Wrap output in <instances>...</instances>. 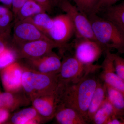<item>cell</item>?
I'll use <instances>...</instances> for the list:
<instances>
[{
	"mask_svg": "<svg viewBox=\"0 0 124 124\" xmlns=\"http://www.w3.org/2000/svg\"><path fill=\"white\" fill-rule=\"evenodd\" d=\"M94 73L89 74L77 83L65 84L60 82L59 104L75 109L85 119L99 80Z\"/></svg>",
	"mask_w": 124,
	"mask_h": 124,
	"instance_id": "6da1fadb",
	"label": "cell"
},
{
	"mask_svg": "<svg viewBox=\"0 0 124 124\" xmlns=\"http://www.w3.org/2000/svg\"><path fill=\"white\" fill-rule=\"evenodd\" d=\"M95 39L106 50H116L124 54V31L115 23L97 14L88 16Z\"/></svg>",
	"mask_w": 124,
	"mask_h": 124,
	"instance_id": "7a4b0ae2",
	"label": "cell"
},
{
	"mask_svg": "<svg viewBox=\"0 0 124 124\" xmlns=\"http://www.w3.org/2000/svg\"><path fill=\"white\" fill-rule=\"evenodd\" d=\"M23 66V89L31 101L35 98L49 95L56 91L59 83L58 74H42Z\"/></svg>",
	"mask_w": 124,
	"mask_h": 124,
	"instance_id": "3957f363",
	"label": "cell"
},
{
	"mask_svg": "<svg viewBox=\"0 0 124 124\" xmlns=\"http://www.w3.org/2000/svg\"><path fill=\"white\" fill-rule=\"evenodd\" d=\"M101 68V66L83 64L73 56L66 57L62 61L58 76L59 82L75 83L91 73H95Z\"/></svg>",
	"mask_w": 124,
	"mask_h": 124,
	"instance_id": "277c9868",
	"label": "cell"
},
{
	"mask_svg": "<svg viewBox=\"0 0 124 124\" xmlns=\"http://www.w3.org/2000/svg\"><path fill=\"white\" fill-rule=\"evenodd\" d=\"M59 7L70 18L75 28L76 38H85L97 41L88 16L81 12L68 0H63Z\"/></svg>",
	"mask_w": 124,
	"mask_h": 124,
	"instance_id": "5b68a950",
	"label": "cell"
},
{
	"mask_svg": "<svg viewBox=\"0 0 124 124\" xmlns=\"http://www.w3.org/2000/svg\"><path fill=\"white\" fill-rule=\"evenodd\" d=\"M17 60L38 58L50 53L59 46L51 39H39L12 45Z\"/></svg>",
	"mask_w": 124,
	"mask_h": 124,
	"instance_id": "8992f818",
	"label": "cell"
},
{
	"mask_svg": "<svg viewBox=\"0 0 124 124\" xmlns=\"http://www.w3.org/2000/svg\"><path fill=\"white\" fill-rule=\"evenodd\" d=\"M75 34L72 21L69 15L65 13L53 18V26L47 36L56 43L61 49L66 47L67 42Z\"/></svg>",
	"mask_w": 124,
	"mask_h": 124,
	"instance_id": "52a82bcc",
	"label": "cell"
},
{
	"mask_svg": "<svg viewBox=\"0 0 124 124\" xmlns=\"http://www.w3.org/2000/svg\"><path fill=\"white\" fill-rule=\"evenodd\" d=\"M74 56L86 65L93 64L106 49L97 41L82 38H76L74 44Z\"/></svg>",
	"mask_w": 124,
	"mask_h": 124,
	"instance_id": "ba28073f",
	"label": "cell"
},
{
	"mask_svg": "<svg viewBox=\"0 0 124 124\" xmlns=\"http://www.w3.org/2000/svg\"><path fill=\"white\" fill-rule=\"evenodd\" d=\"M22 60L19 62L24 67L42 74H58L62 65L60 58L53 51L38 58Z\"/></svg>",
	"mask_w": 124,
	"mask_h": 124,
	"instance_id": "9c48e42d",
	"label": "cell"
},
{
	"mask_svg": "<svg viewBox=\"0 0 124 124\" xmlns=\"http://www.w3.org/2000/svg\"><path fill=\"white\" fill-rule=\"evenodd\" d=\"M12 45L39 39H50L28 19L14 23Z\"/></svg>",
	"mask_w": 124,
	"mask_h": 124,
	"instance_id": "30bf717a",
	"label": "cell"
},
{
	"mask_svg": "<svg viewBox=\"0 0 124 124\" xmlns=\"http://www.w3.org/2000/svg\"><path fill=\"white\" fill-rule=\"evenodd\" d=\"M23 67L17 60L1 69V79L6 92H17L23 90L22 76Z\"/></svg>",
	"mask_w": 124,
	"mask_h": 124,
	"instance_id": "8fae6325",
	"label": "cell"
},
{
	"mask_svg": "<svg viewBox=\"0 0 124 124\" xmlns=\"http://www.w3.org/2000/svg\"><path fill=\"white\" fill-rule=\"evenodd\" d=\"M59 85L56 91L49 95L41 96L31 100L32 107L45 121L54 118L60 102Z\"/></svg>",
	"mask_w": 124,
	"mask_h": 124,
	"instance_id": "7c38bea8",
	"label": "cell"
},
{
	"mask_svg": "<svg viewBox=\"0 0 124 124\" xmlns=\"http://www.w3.org/2000/svg\"><path fill=\"white\" fill-rule=\"evenodd\" d=\"M105 58L101 66L100 79L106 84L117 90L124 95V82L116 73L113 53L108 49L105 51Z\"/></svg>",
	"mask_w": 124,
	"mask_h": 124,
	"instance_id": "4fadbf2b",
	"label": "cell"
},
{
	"mask_svg": "<svg viewBox=\"0 0 124 124\" xmlns=\"http://www.w3.org/2000/svg\"><path fill=\"white\" fill-rule=\"evenodd\" d=\"M31 103L23 90L13 93L0 92V108H5L10 112L28 106Z\"/></svg>",
	"mask_w": 124,
	"mask_h": 124,
	"instance_id": "5bb4252c",
	"label": "cell"
},
{
	"mask_svg": "<svg viewBox=\"0 0 124 124\" xmlns=\"http://www.w3.org/2000/svg\"><path fill=\"white\" fill-rule=\"evenodd\" d=\"M54 118L58 124H88L84 116L78 111L62 104L58 106Z\"/></svg>",
	"mask_w": 124,
	"mask_h": 124,
	"instance_id": "9a60e30c",
	"label": "cell"
},
{
	"mask_svg": "<svg viewBox=\"0 0 124 124\" xmlns=\"http://www.w3.org/2000/svg\"><path fill=\"white\" fill-rule=\"evenodd\" d=\"M106 85L104 82H101L99 80L91 98L85 116V119L88 124L91 123L94 116L101 106L106 99Z\"/></svg>",
	"mask_w": 124,
	"mask_h": 124,
	"instance_id": "2e32d148",
	"label": "cell"
},
{
	"mask_svg": "<svg viewBox=\"0 0 124 124\" xmlns=\"http://www.w3.org/2000/svg\"><path fill=\"white\" fill-rule=\"evenodd\" d=\"M44 121L33 107L27 108L16 112L10 119V122L14 124H36Z\"/></svg>",
	"mask_w": 124,
	"mask_h": 124,
	"instance_id": "e0dca14e",
	"label": "cell"
},
{
	"mask_svg": "<svg viewBox=\"0 0 124 124\" xmlns=\"http://www.w3.org/2000/svg\"><path fill=\"white\" fill-rule=\"evenodd\" d=\"M105 85L106 87L107 99L113 106L116 116L124 117V94L113 87Z\"/></svg>",
	"mask_w": 124,
	"mask_h": 124,
	"instance_id": "ac0fdd59",
	"label": "cell"
},
{
	"mask_svg": "<svg viewBox=\"0 0 124 124\" xmlns=\"http://www.w3.org/2000/svg\"><path fill=\"white\" fill-rule=\"evenodd\" d=\"M14 20L13 14L10 9L0 5V35L8 39H12L10 33Z\"/></svg>",
	"mask_w": 124,
	"mask_h": 124,
	"instance_id": "d6986e66",
	"label": "cell"
},
{
	"mask_svg": "<svg viewBox=\"0 0 124 124\" xmlns=\"http://www.w3.org/2000/svg\"><path fill=\"white\" fill-rule=\"evenodd\" d=\"M44 12H46L40 5L34 0H28L18 11L14 18V23Z\"/></svg>",
	"mask_w": 124,
	"mask_h": 124,
	"instance_id": "ffe728a7",
	"label": "cell"
},
{
	"mask_svg": "<svg viewBox=\"0 0 124 124\" xmlns=\"http://www.w3.org/2000/svg\"><path fill=\"white\" fill-rule=\"evenodd\" d=\"M104 9V18L115 23L124 31V1Z\"/></svg>",
	"mask_w": 124,
	"mask_h": 124,
	"instance_id": "44dd1931",
	"label": "cell"
},
{
	"mask_svg": "<svg viewBox=\"0 0 124 124\" xmlns=\"http://www.w3.org/2000/svg\"><path fill=\"white\" fill-rule=\"evenodd\" d=\"M114 116H116L115 110L106 97L101 106L94 116L91 123L94 124H106L109 119Z\"/></svg>",
	"mask_w": 124,
	"mask_h": 124,
	"instance_id": "7402d4cb",
	"label": "cell"
},
{
	"mask_svg": "<svg viewBox=\"0 0 124 124\" xmlns=\"http://www.w3.org/2000/svg\"><path fill=\"white\" fill-rule=\"evenodd\" d=\"M27 19L47 36L53 24V18L46 12L37 14Z\"/></svg>",
	"mask_w": 124,
	"mask_h": 124,
	"instance_id": "603a6c76",
	"label": "cell"
},
{
	"mask_svg": "<svg viewBox=\"0 0 124 124\" xmlns=\"http://www.w3.org/2000/svg\"><path fill=\"white\" fill-rule=\"evenodd\" d=\"M81 12L86 16L97 14V8L100 0H72Z\"/></svg>",
	"mask_w": 124,
	"mask_h": 124,
	"instance_id": "cb8c5ba5",
	"label": "cell"
},
{
	"mask_svg": "<svg viewBox=\"0 0 124 124\" xmlns=\"http://www.w3.org/2000/svg\"><path fill=\"white\" fill-rule=\"evenodd\" d=\"M17 60V55L12 46L8 47L0 53V70Z\"/></svg>",
	"mask_w": 124,
	"mask_h": 124,
	"instance_id": "d4e9b609",
	"label": "cell"
},
{
	"mask_svg": "<svg viewBox=\"0 0 124 124\" xmlns=\"http://www.w3.org/2000/svg\"><path fill=\"white\" fill-rule=\"evenodd\" d=\"M113 55L116 73L124 82V58L118 54L113 53Z\"/></svg>",
	"mask_w": 124,
	"mask_h": 124,
	"instance_id": "484cf974",
	"label": "cell"
},
{
	"mask_svg": "<svg viewBox=\"0 0 124 124\" xmlns=\"http://www.w3.org/2000/svg\"><path fill=\"white\" fill-rule=\"evenodd\" d=\"M41 6L48 13L52 12L53 7H54L51 0H34Z\"/></svg>",
	"mask_w": 124,
	"mask_h": 124,
	"instance_id": "4316f807",
	"label": "cell"
},
{
	"mask_svg": "<svg viewBox=\"0 0 124 124\" xmlns=\"http://www.w3.org/2000/svg\"><path fill=\"white\" fill-rule=\"evenodd\" d=\"M28 0H12L11 10L13 14L14 18H15L18 11Z\"/></svg>",
	"mask_w": 124,
	"mask_h": 124,
	"instance_id": "83f0119b",
	"label": "cell"
},
{
	"mask_svg": "<svg viewBox=\"0 0 124 124\" xmlns=\"http://www.w3.org/2000/svg\"><path fill=\"white\" fill-rule=\"evenodd\" d=\"M120 0H100L97 8V12L101 9L107 8L116 4Z\"/></svg>",
	"mask_w": 124,
	"mask_h": 124,
	"instance_id": "f1b7e54d",
	"label": "cell"
},
{
	"mask_svg": "<svg viewBox=\"0 0 124 124\" xmlns=\"http://www.w3.org/2000/svg\"><path fill=\"white\" fill-rule=\"evenodd\" d=\"M12 46V40L8 39L0 35V53L6 49Z\"/></svg>",
	"mask_w": 124,
	"mask_h": 124,
	"instance_id": "f546056e",
	"label": "cell"
},
{
	"mask_svg": "<svg viewBox=\"0 0 124 124\" xmlns=\"http://www.w3.org/2000/svg\"><path fill=\"white\" fill-rule=\"evenodd\" d=\"M10 111L5 108H0V124L5 122L9 116Z\"/></svg>",
	"mask_w": 124,
	"mask_h": 124,
	"instance_id": "4dcf8cb0",
	"label": "cell"
},
{
	"mask_svg": "<svg viewBox=\"0 0 124 124\" xmlns=\"http://www.w3.org/2000/svg\"><path fill=\"white\" fill-rule=\"evenodd\" d=\"M106 124H124V117L113 116L109 119Z\"/></svg>",
	"mask_w": 124,
	"mask_h": 124,
	"instance_id": "1f68e13d",
	"label": "cell"
},
{
	"mask_svg": "<svg viewBox=\"0 0 124 124\" xmlns=\"http://www.w3.org/2000/svg\"><path fill=\"white\" fill-rule=\"evenodd\" d=\"M12 1V0H0V2L10 9H11Z\"/></svg>",
	"mask_w": 124,
	"mask_h": 124,
	"instance_id": "d6a6232c",
	"label": "cell"
},
{
	"mask_svg": "<svg viewBox=\"0 0 124 124\" xmlns=\"http://www.w3.org/2000/svg\"><path fill=\"white\" fill-rule=\"evenodd\" d=\"M63 0H51L54 7L55 6H59L60 3Z\"/></svg>",
	"mask_w": 124,
	"mask_h": 124,
	"instance_id": "836d02e7",
	"label": "cell"
}]
</instances>
